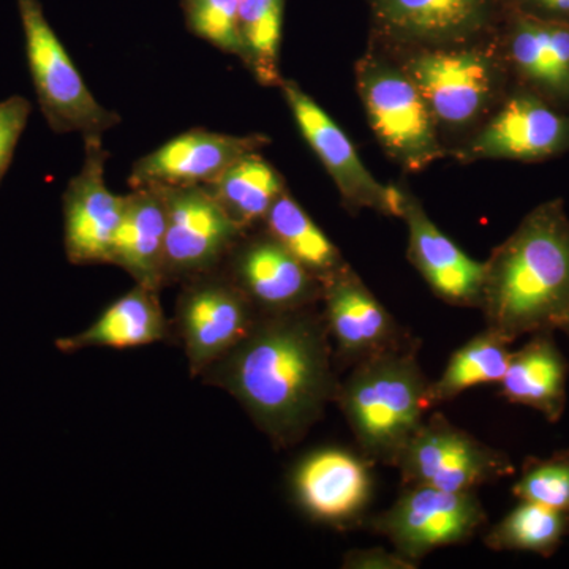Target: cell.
Segmentation results:
<instances>
[{"label": "cell", "instance_id": "cell-1", "mask_svg": "<svg viewBox=\"0 0 569 569\" xmlns=\"http://www.w3.org/2000/svg\"><path fill=\"white\" fill-rule=\"evenodd\" d=\"M323 313L313 307L260 316L203 373L236 397L276 447H290L323 417L339 381Z\"/></svg>", "mask_w": 569, "mask_h": 569}, {"label": "cell", "instance_id": "cell-2", "mask_svg": "<svg viewBox=\"0 0 569 569\" xmlns=\"http://www.w3.org/2000/svg\"><path fill=\"white\" fill-rule=\"evenodd\" d=\"M486 263V328L515 342L569 321V216L560 198L531 209Z\"/></svg>", "mask_w": 569, "mask_h": 569}, {"label": "cell", "instance_id": "cell-3", "mask_svg": "<svg viewBox=\"0 0 569 569\" xmlns=\"http://www.w3.org/2000/svg\"><path fill=\"white\" fill-rule=\"evenodd\" d=\"M429 385L419 366L418 340L353 366L336 400L369 462L397 467L430 411Z\"/></svg>", "mask_w": 569, "mask_h": 569}, {"label": "cell", "instance_id": "cell-4", "mask_svg": "<svg viewBox=\"0 0 569 569\" xmlns=\"http://www.w3.org/2000/svg\"><path fill=\"white\" fill-rule=\"evenodd\" d=\"M391 52L417 82L443 141L462 142L507 99L511 74L496 39Z\"/></svg>", "mask_w": 569, "mask_h": 569}, {"label": "cell", "instance_id": "cell-5", "mask_svg": "<svg viewBox=\"0 0 569 569\" xmlns=\"http://www.w3.org/2000/svg\"><path fill=\"white\" fill-rule=\"evenodd\" d=\"M355 77L370 129L402 170L419 173L448 156L425 96L391 51L372 41Z\"/></svg>", "mask_w": 569, "mask_h": 569}, {"label": "cell", "instance_id": "cell-6", "mask_svg": "<svg viewBox=\"0 0 569 569\" xmlns=\"http://www.w3.org/2000/svg\"><path fill=\"white\" fill-rule=\"evenodd\" d=\"M18 10L37 100L52 132L81 133L84 140L114 129L121 116L97 102L40 0H18Z\"/></svg>", "mask_w": 569, "mask_h": 569}, {"label": "cell", "instance_id": "cell-7", "mask_svg": "<svg viewBox=\"0 0 569 569\" xmlns=\"http://www.w3.org/2000/svg\"><path fill=\"white\" fill-rule=\"evenodd\" d=\"M372 41L389 51L458 47L496 39L501 0H367Z\"/></svg>", "mask_w": 569, "mask_h": 569}, {"label": "cell", "instance_id": "cell-8", "mask_svg": "<svg viewBox=\"0 0 569 569\" xmlns=\"http://www.w3.org/2000/svg\"><path fill=\"white\" fill-rule=\"evenodd\" d=\"M569 151V112L526 88L508 93L496 111L452 156L462 163L482 160L545 162Z\"/></svg>", "mask_w": 569, "mask_h": 569}, {"label": "cell", "instance_id": "cell-9", "mask_svg": "<svg viewBox=\"0 0 569 569\" xmlns=\"http://www.w3.org/2000/svg\"><path fill=\"white\" fill-rule=\"evenodd\" d=\"M397 468L403 486H426L448 492H475L515 473V466L505 452L482 443L440 413L422 421Z\"/></svg>", "mask_w": 569, "mask_h": 569}, {"label": "cell", "instance_id": "cell-10", "mask_svg": "<svg viewBox=\"0 0 569 569\" xmlns=\"http://www.w3.org/2000/svg\"><path fill=\"white\" fill-rule=\"evenodd\" d=\"M279 88L299 132L323 164L326 173L331 176L346 208L351 212L370 209L400 219L402 187L378 181L362 162L342 127L298 82L283 78Z\"/></svg>", "mask_w": 569, "mask_h": 569}, {"label": "cell", "instance_id": "cell-11", "mask_svg": "<svg viewBox=\"0 0 569 569\" xmlns=\"http://www.w3.org/2000/svg\"><path fill=\"white\" fill-rule=\"evenodd\" d=\"M488 522L477 492H448L406 486L395 505L370 527L387 537L397 552L418 563L427 553L470 541Z\"/></svg>", "mask_w": 569, "mask_h": 569}, {"label": "cell", "instance_id": "cell-12", "mask_svg": "<svg viewBox=\"0 0 569 569\" xmlns=\"http://www.w3.org/2000/svg\"><path fill=\"white\" fill-rule=\"evenodd\" d=\"M167 203L164 284L216 271L247 233L208 187H160Z\"/></svg>", "mask_w": 569, "mask_h": 569}, {"label": "cell", "instance_id": "cell-13", "mask_svg": "<svg viewBox=\"0 0 569 569\" xmlns=\"http://www.w3.org/2000/svg\"><path fill=\"white\" fill-rule=\"evenodd\" d=\"M183 283L178 301L179 332L190 372L203 376L249 335L261 313L219 269Z\"/></svg>", "mask_w": 569, "mask_h": 569}, {"label": "cell", "instance_id": "cell-14", "mask_svg": "<svg viewBox=\"0 0 569 569\" xmlns=\"http://www.w3.org/2000/svg\"><path fill=\"white\" fill-rule=\"evenodd\" d=\"M108 157L103 137L84 138V160L63 192V246L70 263H110L126 194L108 189L104 179Z\"/></svg>", "mask_w": 569, "mask_h": 569}, {"label": "cell", "instance_id": "cell-15", "mask_svg": "<svg viewBox=\"0 0 569 569\" xmlns=\"http://www.w3.org/2000/svg\"><path fill=\"white\" fill-rule=\"evenodd\" d=\"M321 301L339 367H353L411 340L347 263L323 280Z\"/></svg>", "mask_w": 569, "mask_h": 569}, {"label": "cell", "instance_id": "cell-16", "mask_svg": "<svg viewBox=\"0 0 569 569\" xmlns=\"http://www.w3.org/2000/svg\"><path fill=\"white\" fill-rule=\"evenodd\" d=\"M247 233L228 254L227 274L261 316L293 312L321 301L323 282L268 231L252 238Z\"/></svg>", "mask_w": 569, "mask_h": 569}, {"label": "cell", "instance_id": "cell-17", "mask_svg": "<svg viewBox=\"0 0 569 569\" xmlns=\"http://www.w3.org/2000/svg\"><path fill=\"white\" fill-rule=\"evenodd\" d=\"M269 144L264 134H228L187 130L133 163L132 189L142 187H208L241 157Z\"/></svg>", "mask_w": 569, "mask_h": 569}, {"label": "cell", "instance_id": "cell-18", "mask_svg": "<svg viewBox=\"0 0 569 569\" xmlns=\"http://www.w3.org/2000/svg\"><path fill=\"white\" fill-rule=\"evenodd\" d=\"M291 492L317 522L353 526L372 500L370 462L342 448H321L305 456L291 473Z\"/></svg>", "mask_w": 569, "mask_h": 569}, {"label": "cell", "instance_id": "cell-19", "mask_svg": "<svg viewBox=\"0 0 569 569\" xmlns=\"http://www.w3.org/2000/svg\"><path fill=\"white\" fill-rule=\"evenodd\" d=\"M496 40L519 88L569 112V26L505 11Z\"/></svg>", "mask_w": 569, "mask_h": 569}, {"label": "cell", "instance_id": "cell-20", "mask_svg": "<svg viewBox=\"0 0 569 569\" xmlns=\"http://www.w3.org/2000/svg\"><path fill=\"white\" fill-rule=\"evenodd\" d=\"M403 189L402 216L408 230V258L422 279L448 305L481 309L486 263L468 257L427 216L421 201Z\"/></svg>", "mask_w": 569, "mask_h": 569}, {"label": "cell", "instance_id": "cell-21", "mask_svg": "<svg viewBox=\"0 0 569 569\" xmlns=\"http://www.w3.org/2000/svg\"><path fill=\"white\" fill-rule=\"evenodd\" d=\"M167 203L160 187L132 189L126 194L121 223L111 247L110 263L133 277L134 282L159 291L164 287Z\"/></svg>", "mask_w": 569, "mask_h": 569}, {"label": "cell", "instance_id": "cell-22", "mask_svg": "<svg viewBox=\"0 0 569 569\" xmlns=\"http://www.w3.org/2000/svg\"><path fill=\"white\" fill-rule=\"evenodd\" d=\"M567 381L568 362L553 332H539L512 351L500 387L508 402L533 408L556 425L567 408Z\"/></svg>", "mask_w": 569, "mask_h": 569}, {"label": "cell", "instance_id": "cell-23", "mask_svg": "<svg viewBox=\"0 0 569 569\" xmlns=\"http://www.w3.org/2000/svg\"><path fill=\"white\" fill-rule=\"evenodd\" d=\"M170 335V323L159 301V291L137 283L103 310L102 316L77 336L58 340L61 351L86 348H137L160 342Z\"/></svg>", "mask_w": 569, "mask_h": 569}, {"label": "cell", "instance_id": "cell-24", "mask_svg": "<svg viewBox=\"0 0 569 569\" xmlns=\"http://www.w3.org/2000/svg\"><path fill=\"white\" fill-rule=\"evenodd\" d=\"M208 189L246 231L264 222L277 198L287 192L283 176L261 156V151L236 160Z\"/></svg>", "mask_w": 569, "mask_h": 569}, {"label": "cell", "instance_id": "cell-25", "mask_svg": "<svg viewBox=\"0 0 569 569\" xmlns=\"http://www.w3.org/2000/svg\"><path fill=\"white\" fill-rule=\"evenodd\" d=\"M511 342L486 328L451 356L443 373L427 389L430 410L479 385L500 383L511 359Z\"/></svg>", "mask_w": 569, "mask_h": 569}, {"label": "cell", "instance_id": "cell-26", "mask_svg": "<svg viewBox=\"0 0 569 569\" xmlns=\"http://www.w3.org/2000/svg\"><path fill=\"white\" fill-rule=\"evenodd\" d=\"M263 223L266 231L321 282L346 264L335 242L288 190L277 198Z\"/></svg>", "mask_w": 569, "mask_h": 569}, {"label": "cell", "instance_id": "cell-27", "mask_svg": "<svg viewBox=\"0 0 569 569\" xmlns=\"http://www.w3.org/2000/svg\"><path fill=\"white\" fill-rule=\"evenodd\" d=\"M569 535V511L520 500L485 537L496 552H531L550 557Z\"/></svg>", "mask_w": 569, "mask_h": 569}, {"label": "cell", "instance_id": "cell-28", "mask_svg": "<svg viewBox=\"0 0 569 569\" xmlns=\"http://www.w3.org/2000/svg\"><path fill=\"white\" fill-rule=\"evenodd\" d=\"M284 0H239L244 59L242 63L260 84L277 86L283 37Z\"/></svg>", "mask_w": 569, "mask_h": 569}, {"label": "cell", "instance_id": "cell-29", "mask_svg": "<svg viewBox=\"0 0 569 569\" xmlns=\"http://www.w3.org/2000/svg\"><path fill=\"white\" fill-rule=\"evenodd\" d=\"M187 29L224 54L244 59L239 0H182Z\"/></svg>", "mask_w": 569, "mask_h": 569}, {"label": "cell", "instance_id": "cell-30", "mask_svg": "<svg viewBox=\"0 0 569 569\" xmlns=\"http://www.w3.org/2000/svg\"><path fill=\"white\" fill-rule=\"evenodd\" d=\"M512 493L519 500L569 511V448L550 458L527 460Z\"/></svg>", "mask_w": 569, "mask_h": 569}, {"label": "cell", "instance_id": "cell-31", "mask_svg": "<svg viewBox=\"0 0 569 569\" xmlns=\"http://www.w3.org/2000/svg\"><path fill=\"white\" fill-rule=\"evenodd\" d=\"M31 114V103L14 96L0 102V181L9 170L14 149Z\"/></svg>", "mask_w": 569, "mask_h": 569}, {"label": "cell", "instance_id": "cell-32", "mask_svg": "<svg viewBox=\"0 0 569 569\" xmlns=\"http://www.w3.org/2000/svg\"><path fill=\"white\" fill-rule=\"evenodd\" d=\"M505 11L569 26V0H501Z\"/></svg>", "mask_w": 569, "mask_h": 569}, {"label": "cell", "instance_id": "cell-33", "mask_svg": "<svg viewBox=\"0 0 569 569\" xmlns=\"http://www.w3.org/2000/svg\"><path fill=\"white\" fill-rule=\"evenodd\" d=\"M343 567L355 569H415L417 563L400 556L397 550L388 552L385 549H359L348 553Z\"/></svg>", "mask_w": 569, "mask_h": 569}, {"label": "cell", "instance_id": "cell-34", "mask_svg": "<svg viewBox=\"0 0 569 569\" xmlns=\"http://www.w3.org/2000/svg\"><path fill=\"white\" fill-rule=\"evenodd\" d=\"M563 332H565V335H567V336H568V339H569V321H568V325H567V326H565V328H563Z\"/></svg>", "mask_w": 569, "mask_h": 569}]
</instances>
